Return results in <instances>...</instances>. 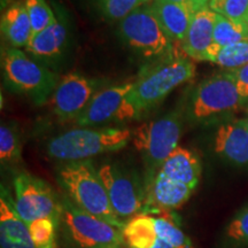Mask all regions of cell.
Returning a JSON list of instances; mask_svg holds the SVG:
<instances>
[{
	"label": "cell",
	"instance_id": "cell-1",
	"mask_svg": "<svg viewBox=\"0 0 248 248\" xmlns=\"http://www.w3.org/2000/svg\"><path fill=\"white\" fill-rule=\"evenodd\" d=\"M57 177L71 202L84 212L102 218L122 230L125 223L114 212L99 170L90 160L64 162L57 170Z\"/></svg>",
	"mask_w": 248,
	"mask_h": 248
},
{
	"label": "cell",
	"instance_id": "cell-2",
	"mask_svg": "<svg viewBox=\"0 0 248 248\" xmlns=\"http://www.w3.org/2000/svg\"><path fill=\"white\" fill-rule=\"evenodd\" d=\"M131 139L132 131L125 128H76L52 138L47 154L63 162L85 161L122 150Z\"/></svg>",
	"mask_w": 248,
	"mask_h": 248
},
{
	"label": "cell",
	"instance_id": "cell-3",
	"mask_svg": "<svg viewBox=\"0 0 248 248\" xmlns=\"http://www.w3.org/2000/svg\"><path fill=\"white\" fill-rule=\"evenodd\" d=\"M194 75L193 61L187 58L169 57L133 82L130 99L141 115L156 106L176 88L191 80Z\"/></svg>",
	"mask_w": 248,
	"mask_h": 248
},
{
	"label": "cell",
	"instance_id": "cell-4",
	"mask_svg": "<svg viewBox=\"0 0 248 248\" xmlns=\"http://www.w3.org/2000/svg\"><path fill=\"white\" fill-rule=\"evenodd\" d=\"M2 75L12 91L27 95L36 105H44L59 83L57 73L32 60L20 48L8 47L2 53Z\"/></svg>",
	"mask_w": 248,
	"mask_h": 248
},
{
	"label": "cell",
	"instance_id": "cell-5",
	"mask_svg": "<svg viewBox=\"0 0 248 248\" xmlns=\"http://www.w3.org/2000/svg\"><path fill=\"white\" fill-rule=\"evenodd\" d=\"M183 131L181 113L171 111L132 130V140L148 169L150 183L167 157L178 147Z\"/></svg>",
	"mask_w": 248,
	"mask_h": 248
},
{
	"label": "cell",
	"instance_id": "cell-6",
	"mask_svg": "<svg viewBox=\"0 0 248 248\" xmlns=\"http://www.w3.org/2000/svg\"><path fill=\"white\" fill-rule=\"evenodd\" d=\"M119 32L123 42L145 58L170 55L172 42L167 36L150 5L131 12L119 22Z\"/></svg>",
	"mask_w": 248,
	"mask_h": 248
},
{
	"label": "cell",
	"instance_id": "cell-7",
	"mask_svg": "<svg viewBox=\"0 0 248 248\" xmlns=\"http://www.w3.org/2000/svg\"><path fill=\"white\" fill-rule=\"evenodd\" d=\"M61 222L68 235L79 248H120L124 245L122 230L102 218L84 212L70 199H63Z\"/></svg>",
	"mask_w": 248,
	"mask_h": 248
},
{
	"label": "cell",
	"instance_id": "cell-8",
	"mask_svg": "<svg viewBox=\"0 0 248 248\" xmlns=\"http://www.w3.org/2000/svg\"><path fill=\"white\" fill-rule=\"evenodd\" d=\"M243 104L232 71H226L208 77L197 86L191 114L197 121H208L235 111Z\"/></svg>",
	"mask_w": 248,
	"mask_h": 248
},
{
	"label": "cell",
	"instance_id": "cell-9",
	"mask_svg": "<svg viewBox=\"0 0 248 248\" xmlns=\"http://www.w3.org/2000/svg\"><path fill=\"white\" fill-rule=\"evenodd\" d=\"M14 191L15 208L28 224L40 218L60 223L62 203L47 183L23 171L15 176Z\"/></svg>",
	"mask_w": 248,
	"mask_h": 248
},
{
	"label": "cell",
	"instance_id": "cell-10",
	"mask_svg": "<svg viewBox=\"0 0 248 248\" xmlns=\"http://www.w3.org/2000/svg\"><path fill=\"white\" fill-rule=\"evenodd\" d=\"M133 83L113 85L95 93L89 106L75 122L80 128H93L111 122H125L140 116L130 99Z\"/></svg>",
	"mask_w": 248,
	"mask_h": 248
},
{
	"label": "cell",
	"instance_id": "cell-11",
	"mask_svg": "<svg viewBox=\"0 0 248 248\" xmlns=\"http://www.w3.org/2000/svg\"><path fill=\"white\" fill-rule=\"evenodd\" d=\"M98 170L111 207L121 221L125 223L142 213L146 202V190L138 179L114 163L104 164Z\"/></svg>",
	"mask_w": 248,
	"mask_h": 248
},
{
	"label": "cell",
	"instance_id": "cell-12",
	"mask_svg": "<svg viewBox=\"0 0 248 248\" xmlns=\"http://www.w3.org/2000/svg\"><path fill=\"white\" fill-rule=\"evenodd\" d=\"M101 80L79 73L62 76L51 98L52 110L63 122L77 120L89 106L95 93L100 91Z\"/></svg>",
	"mask_w": 248,
	"mask_h": 248
},
{
	"label": "cell",
	"instance_id": "cell-13",
	"mask_svg": "<svg viewBox=\"0 0 248 248\" xmlns=\"http://www.w3.org/2000/svg\"><path fill=\"white\" fill-rule=\"evenodd\" d=\"M0 246L1 248H37L29 225L18 215L14 199L1 185L0 193Z\"/></svg>",
	"mask_w": 248,
	"mask_h": 248
},
{
	"label": "cell",
	"instance_id": "cell-14",
	"mask_svg": "<svg viewBox=\"0 0 248 248\" xmlns=\"http://www.w3.org/2000/svg\"><path fill=\"white\" fill-rule=\"evenodd\" d=\"M214 150L233 166L248 167V129L245 121L222 124L215 133Z\"/></svg>",
	"mask_w": 248,
	"mask_h": 248
},
{
	"label": "cell",
	"instance_id": "cell-15",
	"mask_svg": "<svg viewBox=\"0 0 248 248\" xmlns=\"http://www.w3.org/2000/svg\"><path fill=\"white\" fill-rule=\"evenodd\" d=\"M193 192L194 188L183 183L172 181L161 171H157L153 179L147 184L144 210L150 208L177 209L187 202Z\"/></svg>",
	"mask_w": 248,
	"mask_h": 248
},
{
	"label": "cell",
	"instance_id": "cell-16",
	"mask_svg": "<svg viewBox=\"0 0 248 248\" xmlns=\"http://www.w3.org/2000/svg\"><path fill=\"white\" fill-rule=\"evenodd\" d=\"M216 15L207 6L194 13L192 17L187 33L182 43L183 51L192 60L206 61L207 51L213 44Z\"/></svg>",
	"mask_w": 248,
	"mask_h": 248
},
{
	"label": "cell",
	"instance_id": "cell-17",
	"mask_svg": "<svg viewBox=\"0 0 248 248\" xmlns=\"http://www.w3.org/2000/svg\"><path fill=\"white\" fill-rule=\"evenodd\" d=\"M159 171L172 181L183 183L195 190L200 183L202 167L193 152L178 146L167 157Z\"/></svg>",
	"mask_w": 248,
	"mask_h": 248
},
{
	"label": "cell",
	"instance_id": "cell-18",
	"mask_svg": "<svg viewBox=\"0 0 248 248\" xmlns=\"http://www.w3.org/2000/svg\"><path fill=\"white\" fill-rule=\"evenodd\" d=\"M151 7L171 42H179L182 44L194 15L193 12L184 5L164 0H153Z\"/></svg>",
	"mask_w": 248,
	"mask_h": 248
},
{
	"label": "cell",
	"instance_id": "cell-19",
	"mask_svg": "<svg viewBox=\"0 0 248 248\" xmlns=\"http://www.w3.org/2000/svg\"><path fill=\"white\" fill-rule=\"evenodd\" d=\"M68 43V28L64 21L57 18L53 24L31 37L27 52L39 60L60 58Z\"/></svg>",
	"mask_w": 248,
	"mask_h": 248
},
{
	"label": "cell",
	"instance_id": "cell-20",
	"mask_svg": "<svg viewBox=\"0 0 248 248\" xmlns=\"http://www.w3.org/2000/svg\"><path fill=\"white\" fill-rule=\"evenodd\" d=\"M1 33L11 47H27L32 37V27L24 1H15L2 12Z\"/></svg>",
	"mask_w": 248,
	"mask_h": 248
},
{
	"label": "cell",
	"instance_id": "cell-21",
	"mask_svg": "<svg viewBox=\"0 0 248 248\" xmlns=\"http://www.w3.org/2000/svg\"><path fill=\"white\" fill-rule=\"evenodd\" d=\"M142 213L150 214L154 217L157 238L169 244L173 248H195L192 240L179 226L178 218L173 215L172 210L166 209H145Z\"/></svg>",
	"mask_w": 248,
	"mask_h": 248
},
{
	"label": "cell",
	"instance_id": "cell-22",
	"mask_svg": "<svg viewBox=\"0 0 248 248\" xmlns=\"http://www.w3.org/2000/svg\"><path fill=\"white\" fill-rule=\"evenodd\" d=\"M124 245L129 248H153L157 238L154 217L141 213L125 222L122 229Z\"/></svg>",
	"mask_w": 248,
	"mask_h": 248
},
{
	"label": "cell",
	"instance_id": "cell-23",
	"mask_svg": "<svg viewBox=\"0 0 248 248\" xmlns=\"http://www.w3.org/2000/svg\"><path fill=\"white\" fill-rule=\"evenodd\" d=\"M243 40H248V24L246 21L231 20V18L223 17L217 14L215 26H214L213 44L207 51L206 61L208 55L215 52L216 49L243 42Z\"/></svg>",
	"mask_w": 248,
	"mask_h": 248
},
{
	"label": "cell",
	"instance_id": "cell-24",
	"mask_svg": "<svg viewBox=\"0 0 248 248\" xmlns=\"http://www.w3.org/2000/svg\"><path fill=\"white\" fill-rule=\"evenodd\" d=\"M207 61L229 70H235L248 63V40L235 43L216 49L210 53Z\"/></svg>",
	"mask_w": 248,
	"mask_h": 248
},
{
	"label": "cell",
	"instance_id": "cell-25",
	"mask_svg": "<svg viewBox=\"0 0 248 248\" xmlns=\"http://www.w3.org/2000/svg\"><path fill=\"white\" fill-rule=\"evenodd\" d=\"M22 144L16 125L1 123L0 126V161L2 166H14L21 161Z\"/></svg>",
	"mask_w": 248,
	"mask_h": 248
},
{
	"label": "cell",
	"instance_id": "cell-26",
	"mask_svg": "<svg viewBox=\"0 0 248 248\" xmlns=\"http://www.w3.org/2000/svg\"><path fill=\"white\" fill-rule=\"evenodd\" d=\"M223 247H248V204L238 210L226 225L223 234Z\"/></svg>",
	"mask_w": 248,
	"mask_h": 248
},
{
	"label": "cell",
	"instance_id": "cell-27",
	"mask_svg": "<svg viewBox=\"0 0 248 248\" xmlns=\"http://www.w3.org/2000/svg\"><path fill=\"white\" fill-rule=\"evenodd\" d=\"M94 1L99 11L107 20L120 22L135 9L148 5L152 0H94Z\"/></svg>",
	"mask_w": 248,
	"mask_h": 248
},
{
	"label": "cell",
	"instance_id": "cell-28",
	"mask_svg": "<svg viewBox=\"0 0 248 248\" xmlns=\"http://www.w3.org/2000/svg\"><path fill=\"white\" fill-rule=\"evenodd\" d=\"M32 32L38 33L57 21V17L46 0H24Z\"/></svg>",
	"mask_w": 248,
	"mask_h": 248
},
{
	"label": "cell",
	"instance_id": "cell-29",
	"mask_svg": "<svg viewBox=\"0 0 248 248\" xmlns=\"http://www.w3.org/2000/svg\"><path fill=\"white\" fill-rule=\"evenodd\" d=\"M208 7L231 20L246 21L248 16V0H209Z\"/></svg>",
	"mask_w": 248,
	"mask_h": 248
},
{
	"label": "cell",
	"instance_id": "cell-30",
	"mask_svg": "<svg viewBox=\"0 0 248 248\" xmlns=\"http://www.w3.org/2000/svg\"><path fill=\"white\" fill-rule=\"evenodd\" d=\"M29 231L37 248H44L55 241L59 223L52 218H40L29 223Z\"/></svg>",
	"mask_w": 248,
	"mask_h": 248
},
{
	"label": "cell",
	"instance_id": "cell-31",
	"mask_svg": "<svg viewBox=\"0 0 248 248\" xmlns=\"http://www.w3.org/2000/svg\"><path fill=\"white\" fill-rule=\"evenodd\" d=\"M233 75L235 85H237L238 92L243 101L248 99V63L245 66L238 68L235 70H231Z\"/></svg>",
	"mask_w": 248,
	"mask_h": 248
},
{
	"label": "cell",
	"instance_id": "cell-32",
	"mask_svg": "<svg viewBox=\"0 0 248 248\" xmlns=\"http://www.w3.org/2000/svg\"><path fill=\"white\" fill-rule=\"evenodd\" d=\"M164 1L175 2V4H181L190 8L193 13H197L201 8L207 7L209 4V0H164Z\"/></svg>",
	"mask_w": 248,
	"mask_h": 248
},
{
	"label": "cell",
	"instance_id": "cell-33",
	"mask_svg": "<svg viewBox=\"0 0 248 248\" xmlns=\"http://www.w3.org/2000/svg\"><path fill=\"white\" fill-rule=\"evenodd\" d=\"M15 1H16V0H0V4H1V11L4 12V9L9 7V6L14 4Z\"/></svg>",
	"mask_w": 248,
	"mask_h": 248
},
{
	"label": "cell",
	"instance_id": "cell-34",
	"mask_svg": "<svg viewBox=\"0 0 248 248\" xmlns=\"http://www.w3.org/2000/svg\"><path fill=\"white\" fill-rule=\"evenodd\" d=\"M153 248H173V247H172V246H170L169 244L164 243V241H162V240L157 239L156 244L154 245V247H153Z\"/></svg>",
	"mask_w": 248,
	"mask_h": 248
},
{
	"label": "cell",
	"instance_id": "cell-35",
	"mask_svg": "<svg viewBox=\"0 0 248 248\" xmlns=\"http://www.w3.org/2000/svg\"><path fill=\"white\" fill-rule=\"evenodd\" d=\"M44 248H55V241H54V243L49 244L48 246H46V247H44Z\"/></svg>",
	"mask_w": 248,
	"mask_h": 248
},
{
	"label": "cell",
	"instance_id": "cell-36",
	"mask_svg": "<svg viewBox=\"0 0 248 248\" xmlns=\"http://www.w3.org/2000/svg\"><path fill=\"white\" fill-rule=\"evenodd\" d=\"M245 124H246V126H247V129H248V119L245 120Z\"/></svg>",
	"mask_w": 248,
	"mask_h": 248
},
{
	"label": "cell",
	"instance_id": "cell-37",
	"mask_svg": "<svg viewBox=\"0 0 248 248\" xmlns=\"http://www.w3.org/2000/svg\"><path fill=\"white\" fill-rule=\"evenodd\" d=\"M246 22H247V24H248V16H247V18H246Z\"/></svg>",
	"mask_w": 248,
	"mask_h": 248
}]
</instances>
